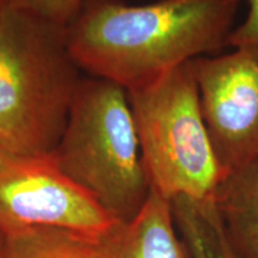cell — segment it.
<instances>
[{"instance_id": "8992f818", "label": "cell", "mask_w": 258, "mask_h": 258, "mask_svg": "<svg viewBox=\"0 0 258 258\" xmlns=\"http://www.w3.org/2000/svg\"><path fill=\"white\" fill-rule=\"evenodd\" d=\"M224 178L258 165V56L234 49L190 61Z\"/></svg>"}, {"instance_id": "6da1fadb", "label": "cell", "mask_w": 258, "mask_h": 258, "mask_svg": "<svg viewBox=\"0 0 258 258\" xmlns=\"http://www.w3.org/2000/svg\"><path fill=\"white\" fill-rule=\"evenodd\" d=\"M240 0H89L66 28L82 72L131 91L227 46Z\"/></svg>"}, {"instance_id": "8fae6325", "label": "cell", "mask_w": 258, "mask_h": 258, "mask_svg": "<svg viewBox=\"0 0 258 258\" xmlns=\"http://www.w3.org/2000/svg\"><path fill=\"white\" fill-rule=\"evenodd\" d=\"M3 6L18 10L48 23L67 28L89 0H2Z\"/></svg>"}, {"instance_id": "277c9868", "label": "cell", "mask_w": 258, "mask_h": 258, "mask_svg": "<svg viewBox=\"0 0 258 258\" xmlns=\"http://www.w3.org/2000/svg\"><path fill=\"white\" fill-rule=\"evenodd\" d=\"M190 61L127 91L148 182L170 201L213 199L224 179Z\"/></svg>"}, {"instance_id": "ba28073f", "label": "cell", "mask_w": 258, "mask_h": 258, "mask_svg": "<svg viewBox=\"0 0 258 258\" xmlns=\"http://www.w3.org/2000/svg\"><path fill=\"white\" fill-rule=\"evenodd\" d=\"M214 201L235 256L258 258V165L226 176Z\"/></svg>"}, {"instance_id": "7c38bea8", "label": "cell", "mask_w": 258, "mask_h": 258, "mask_svg": "<svg viewBox=\"0 0 258 258\" xmlns=\"http://www.w3.org/2000/svg\"><path fill=\"white\" fill-rule=\"evenodd\" d=\"M240 3L247 5L246 17L231 31L227 46L258 56V0H240Z\"/></svg>"}, {"instance_id": "5bb4252c", "label": "cell", "mask_w": 258, "mask_h": 258, "mask_svg": "<svg viewBox=\"0 0 258 258\" xmlns=\"http://www.w3.org/2000/svg\"><path fill=\"white\" fill-rule=\"evenodd\" d=\"M2 9H3V2L0 0V11H2Z\"/></svg>"}, {"instance_id": "4fadbf2b", "label": "cell", "mask_w": 258, "mask_h": 258, "mask_svg": "<svg viewBox=\"0 0 258 258\" xmlns=\"http://www.w3.org/2000/svg\"><path fill=\"white\" fill-rule=\"evenodd\" d=\"M6 241H8V235L0 230V258H5Z\"/></svg>"}, {"instance_id": "52a82bcc", "label": "cell", "mask_w": 258, "mask_h": 258, "mask_svg": "<svg viewBox=\"0 0 258 258\" xmlns=\"http://www.w3.org/2000/svg\"><path fill=\"white\" fill-rule=\"evenodd\" d=\"M104 241L110 258H192L177 231L171 201L153 188L140 212L117 222Z\"/></svg>"}, {"instance_id": "9c48e42d", "label": "cell", "mask_w": 258, "mask_h": 258, "mask_svg": "<svg viewBox=\"0 0 258 258\" xmlns=\"http://www.w3.org/2000/svg\"><path fill=\"white\" fill-rule=\"evenodd\" d=\"M171 207L177 231L192 258H238L226 238L214 198L177 196Z\"/></svg>"}, {"instance_id": "30bf717a", "label": "cell", "mask_w": 258, "mask_h": 258, "mask_svg": "<svg viewBox=\"0 0 258 258\" xmlns=\"http://www.w3.org/2000/svg\"><path fill=\"white\" fill-rule=\"evenodd\" d=\"M5 258H110L104 238L59 227H32L6 234Z\"/></svg>"}, {"instance_id": "3957f363", "label": "cell", "mask_w": 258, "mask_h": 258, "mask_svg": "<svg viewBox=\"0 0 258 258\" xmlns=\"http://www.w3.org/2000/svg\"><path fill=\"white\" fill-rule=\"evenodd\" d=\"M51 156L117 222L131 221L151 191L128 92L116 83L80 78Z\"/></svg>"}, {"instance_id": "7a4b0ae2", "label": "cell", "mask_w": 258, "mask_h": 258, "mask_svg": "<svg viewBox=\"0 0 258 258\" xmlns=\"http://www.w3.org/2000/svg\"><path fill=\"white\" fill-rule=\"evenodd\" d=\"M66 28L0 11V151L46 156L56 147L82 76Z\"/></svg>"}, {"instance_id": "5b68a950", "label": "cell", "mask_w": 258, "mask_h": 258, "mask_svg": "<svg viewBox=\"0 0 258 258\" xmlns=\"http://www.w3.org/2000/svg\"><path fill=\"white\" fill-rule=\"evenodd\" d=\"M117 224L70 179L53 156H14L0 151V230L59 227L103 239Z\"/></svg>"}]
</instances>
